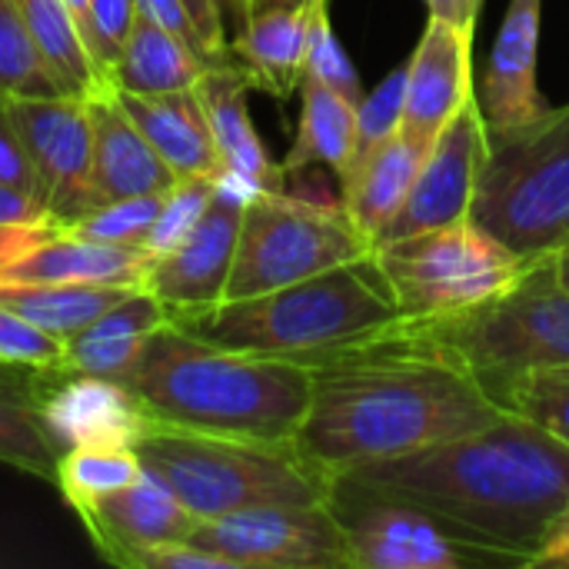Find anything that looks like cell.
I'll return each instance as SVG.
<instances>
[{
  "label": "cell",
  "mask_w": 569,
  "mask_h": 569,
  "mask_svg": "<svg viewBox=\"0 0 569 569\" xmlns=\"http://www.w3.org/2000/svg\"><path fill=\"white\" fill-rule=\"evenodd\" d=\"M310 370V407L293 450L330 483L363 463L463 437L507 413L470 370L420 343L407 320Z\"/></svg>",
  "instance_id": "6da1fadb"
},
{
  "label": "cell",
  "mask_w": 569,
  "mask_h": 569,
  "mask_svg": "<svg viewBox=\"0 0 569 569\" xmlns=\"http://www.w3.org/2000/svg\"><path fill=\"white\" fill-rule=\"evenodd\" d=\"M343 480L400 497L457 530L530 560L569 503V447L503 413L463 437L363 463Z\"/></svg>",
  "instance_id": "7a4b0ae2"
},
{
  "label": "cell",
  "mask_w": 569,
  "mask_h": 569,
  "mask_svg": "<svg viewBox=\"0 0 569 569\" xmlns=\"http://www.w3.org/2000/svg\"><path fill=\"white\" fill-rule=\"evenodd\" d=\"M113 380L153 423L270 447H293L313 390L310 367L213 347L173 320Z\"/></svg>",
  "instance_id": "3957f363"
},
{
  "label": "cell",
  "mask_w": 569,
  "mask_h": 569,
  "mask_svg": "<svg viewBox=\"0 0 569 569\" xmlns=\"http://www.w3.org/2000/svg\"><path fill=\"white\" fill-rule=\"evenodd\" d=\"M170 320L213 347L317 367L393 333L403 313L373 257H367L270 293L220 300Z\"/></svg>",
  "instance_id": "277c9868"
},
{
  "label": "cell",
  "mask_w": 569,
  "mask_h": 569,
  "mask_svg": "<svg viewBox=\"0 0 569 569\" xmlns=\"http://www.w3.org/2000/svg\"><path fill=\"white\" fill-rule=\"evenodd\" d=\"M133 450L197 520H217L253 507H310L327 503L330 497V480L293 447L153 423Z\"/></svg>",
  "instance_id": "5b68a950"
},
{
  "label": "cell",
  "mask_w": 569,
  "mask_h": 569,
  "mask_svg": "<svg viewBox=\"0 0 569 569\" xmlns=\"http://www.w3.org/2000/svg\"><path fill=\"white\" fill-rule=\"evenodd\" d=\"M407 330L470 370L497 400L520 377L569 370V287L547 257L493 303L437 323H407Z\"/></svg>",
  "instance_id": "8992f818"
},
{
  "label": "cell",
  "mask_w": 569,
  "mask_h": 569,
  "mask_svg": "<svg viewBox=\"0 0 569 569\" xmlns=\"http://www.w3.org/2000/svg\"><path fill=\"white\" fill-rule=\"evenodd\" d=\"M470 220L527 260L569 253V103L490 140Z\"/></svg>",
  "instance_id": "52a82bcc"
},
{
  "label": "cell",
  "mask_w": 569,
  "mask_h": 569,
  "mask_svg": "<svg viewBox=\"0 0 569 569\" xmlns=\"http://www.w3.org/2000/svg\"><path fill=\"white\" fill-rule=\"evenodd\" d=\"M373 263L407 323H437L493 303L537 260L520 257L467 217L380 243Z\"/></svg>",
  "instance_id": "ba28073f"
},
{
  "label": "cell",
  "mask_w": 569,
  "mask_h": 569,
  "mask_svg": "<svg viewBox=\"0 0 569 569\" xmlns=\"http://www.w3.org/2000/svg\"><path fill=\"white\" fill-rule=\"evenodd\" d=\"M367 257H373V243L340 200H313L293 190L250 193L223 300L270 293Z\"/></svg>",
  "instance_id": "9c48e42d"
},
{
  "label": "cell",
  "mask_w": 569,
  "mask_h": 569,
  "mask_svg": "<svg viewBox=\"0 0 569 569\" xmlns=\"http://www.w3.org/2000/svg\"><path fill=\"white\" fill-rule=\"evenodd\" d=\"M350 569H520L523 557L497 550L430 510L337 477L327 497Z\"/></svg>",
  "instance_id": "30bf717a"
},
{
  "label": "cell",
  "mask_w": 569,
  "mask_h": 569,
  "mask_svg": "<svg viewBox=\"0 0 569 569\" xmlns=\"http://www.w3.org/2000/svg\"><path fill=\"white\" fill-rule=\"evenodd\" d=\"M187 540L227 557L233 569H350L340 523L327 503L253 507L200 520Z\"/></svg>",
  "instance_id": "8fae6325"
},
{
  "label": "cell",
  "mask_w": 569,
  "mask_h": 569,
  "mask_svg": "<svg viewBox=\"0 0 569 569\" xmlns=\"http://www.w3.org/2000/svg\"><path fill=\"white\" fill-rule=\"evenodd\" d=\"M10 113L37 170L50 220L63 230L97 210L87 97H10Z\"/></svg>",
  "instance_id": "7c38bea8"
},
{
  "label": "cell",
  "mask_w": 569,
  "mask_h": 569,
  "mask_svg": "<svg viewBox=\"0 0 569 569\" xmlns=\"http://www.w3.org/2000/svg\"><path fill=\"white\" fill-rule=\"evenodd\" d=\"M250 193L253 190L243 180L223 173L200 220L170 250L150 260L140 287L150 290L170 310V317L197 313L223 300L237 253L240 217Z\"/></svg>",
  "instance_id": "4fadbf2b"
},
{
  "label": "cell",
  "mask_w": 569,
  "mask_h": 569,
  "mask_svg": "<svg viewBox=\"0 0 569 569\" xmlns=\"http://www.w3.org/2000/svg\"><path fill=\"white\" fill-rule=\"evenodd\" d=\"M487 150H490L487 127H483L480 107L473 100L433 140V147L427 150V157L417 170V180H413L403 207L397 210V217L387 223V230L380 233V240L373 247L467 220L473 197H477V183H480Z\"/></svg>",
  "instance_id": "5bb4252c"
},
{
  "label": "cell",
  "mask_w": 569,
  "mask_h": 569,
  "mask_svg": "<svg viewBox=\"0 0 569 569\" xmlns=\"http://www.w3.org/2000/svg\"><path fill=\"white\" fill-rule=\"evenodd\" d=\"M473 33L477 30L430 13L413 53L407 57L403 133L427 150L457 120V113L477 100Z\"/></svg>",
  "instance_id": "9a60e30c"
},
{
  "label": "cell",
  "mask_w": 569,
  "mask_h": 569,
  "mask_svg": "<svg viewBox=\"0 0 569 569\" xmlns=\"http://www.w3.org/2000/svg\"><path fill=\"white\" fill-rule=\"evenodd\" d=\"M37 407L40 417L67 453L73 447H137V440L153 427L147 410L107 377L37 370Z\"/></svg>",
  "instance_id": "2e32d148"
},
{
  "label": "cell",
  "mask_w": 569,
  "mask_h": 569,
  "mask_svg": "<svg viewBox=\"0 0 569 569\" xmlns=\"http://www.w3.org/2000/svg\"><path fill=\"white\" fill-rule=\"evenodd\" d=\"M540 27L543 0H507L500 33L477 83V107L487 127V140L507 137L550 110L537 80Z\"/></svg>",
  "instance_id": "e0dca14e"
},
{
  "label": "cell",
  "mask_w": 569,
  "mask_h": 569,
  "mask_svg": "<svg viewBox=\"0 0 569 569\" xmlns=\"http://www.w3.org/2000/svg\"><path fill=\"white\" fill-rule=\"evenodd\" d=\"M73 513L80 517L100 557L117 567H127L137 550L187 540L200 523L147 467L140 480H133L130 487L103 500H93Z\"/></svg>",
  "instance_id": "ac0fdd59"
},
{
  "label": "cell",
  "mask_w": 569,
  "mask_h": 569,
  "mask_svg": "<svg viewBox=\"0 0 569 569\" xmlns=\"http://www.w3.org/2000/svg\"><path fill=\"white\" fill-rule=\"evenodd\" d=\"M253 83L250 77L237 67V60H220L203 70L197 80V97L207 113L213 143L220 150L223 170L243 180L253 193H273L287 190V173L283 167L267 153L253 117H250V97Z\"/></svg>",
  "instance_id": "d6986e66"
},
{
  "label": "cell",
  "mask_w": 569,
  "mask_h": 569,
  "mask_svg": "<svg viewBox=\"0 0 569 569\" xmlns=\"http://www.w3.org/2000/svg\"><path fill=\"white\" fill-rule=\"evenodd\" d=\"M90 137H93V190L100 203L167 193L177 173L150 147L143 130L117 100L113 87L87 97Z\"/></svg>",
  "instance_id": "ffe728a7"
},
{
  "label": "cell",
  "mask_w": 569,
  "mask_h": 569,
  "mask_svg": "<svg viewBox=\"0 0 569 569\" xmlns=\"http://www.w3.org/2000/svg\"><path fill=\"white\" fill-rule=\"evenodd\" d=\"M147 247L103 243L70 230H53L47 240L0 267V280L33 283H90V287H140L150 267Z\"/></svg>",
  "instance_id": "44dd1931"
},
{
  "label": "cell",
  "mask_w": 569,
  "mask_h": 569,
  "mask_svg": "<svg viewBox=\"0 0 569 569\" xmlns=\"http://www.w3.org/2000/svg\"><path fill=\"white\" fill-rule=\"evenodd\" d=\"M317 0L297 7H263L233 37L230 57L250 83L277 100H290L307 73Z\"/></svg>",
  "instance_id": "7402d4cb"
},
{
  "label": "cell",
  "mask_w": 569,
  "mask_h": 569,
  "mask_svg": "<svg viewBox=\"0 0 569 569\" xmlns=\"http://www.w3.org/2000/svg\"><path fill=\"white\" fill-rule=\"evenodd\" d=\"M123 110L133 117V123L143 130L150 147L167 160V167L177 173V180L187 177H220L223 160L213 143L207 113L200 107L197 87L173 90V93H127L113 90Z\"/></svg>",
  "instance_id": "603a6c76"
},
{
  "label": "cell",
  "mask_w": 569,
  "mask_h": 569,
  "mask_svg": "<svg viewBox=\"0 0 569 569\" xmlns=\"http://www.w3.org/2000/svg\"><path fill=\"white\" fill-rule=\"evenodd\" d=\"M167 320L170 310L150 290L133 287L123 300L107 307L100 317H93L80 333H73L63 343V357L57 370L113 380L140 357L147 340Z\"/></svg>",
  "instance_id": "cb8c5ba5"
},
{
  "label": "cell",
  "mask_w": 569,
  "mask_h": 569,
  "mask_svg": "<svg viewBox=\"0 0 569 569\" xmlns=\"http://www.w3.org/2000/svg\"><path fill=\"white\" fill-rule=\"evenodd\" d=\"M427 157V147L410 140L403 130L363 153L337 183H340V203L347 217L360 227V233L377 243L387 223L403 207L417 170Z\"/></svg>",
  "instance_id": "d4e9b609"
},
{
  "label": "cell",
  "mask_w": 569,
  "mask_h": 569,
  "mask_svg": "<svg viewBox=\"0 0 569 569\" xmlns=\"http://www.w3.org/2000/svg\"><path fill=\"white\" fill-rule=\"evenodd\" d=\"M297 93L300 120L280 167L287 180L313 167H327L340 180L357 153V103L310 77H303Z\"/></svg>",
  "instance_id": "484cf974"
},
{
  "label": "cell",
  "mask_w": 569,
  "mask_h": 569,
  "mask_svg": "<svg viewBox=\"0 0 569 569\" xmlns=\"http://www.w3.org/2000/svg\"><path fill=\"white\" fill-rule=\"evenodd\" d=\"M207 67L210 60L203 53L137 13V23L110 70V87L143 97L190 90Z\"/></svg>",
  "instance_id": "4316f807"
},
{
  "label": "cell",
  "mask_w": 569,
  "mask_h": 569,
  "mask_svg": "<svg viewBox=\"0 0 569 569\" xmlns=\"http://www.w3.org/2000/svg\"><path fill=\"white\" fill-rule=\"evenodd\" d=\"M33 373L37 370L0 363V463L57 483L63 450L40 417Z\"/></svg>",
  "instance_id": "83f0119b"
},
{
  "label": "cell",
  "mask_w": 569,
  "mask_h": 569,
  "mask_svg": "<svg viewBox=\"0 0 569 569\" xmlns=\"http://www.w3.org/2000/svg\"><path fill=\"white\" fill-rule=\"evenodd\" d=\"M133 287H90V283H33L0 280V307L30 320L57 340H70L107 307L123 300Z\"/></svg>",
  "instance_id": "f1b7e54d"
},
{
  "label": "cell",
  "mask_w": 569,
  "mask_h": 569,
  "mask_svg": "<svg viewBox=\"0 0 569 569\" xmlns=\"http://www.w3.org/2000/svg\"><path fill=\"white\" fill-rule=\"evenodd\" d=\"M17 3L47 70L63 87V93L93 97L103 87H110L83 43L80 17L73 13L70 0H17Z\"/></svg>",
  "instance_id": "f546056e"
},
{
  "label": "cell",
  "mask_w": 569,
  "mask_h": 569,
  "mask_svg": "<svg viewBox=\"0 0 569 569\" xmlns=\"http://www.w3.org/2000/svg\"><path fill=\"white\" fill-rule=\"evenodd\" d=\"M143 463L133 447H73L60 457L57 487L70 510H80L93 500H103L133 480H140Z\"/></svg>",
  "instance_id": "4dcf8cb0"
},
{
  "label": "cell",
  "mask_w": 569,
  "mask_h": 569,
  "mask_svg": "<svg viewBox=\"0 0 569 569\" xmlns=\"http://www.w3.org/2000/svg\"><path fill=\"white\" fill-rule=\"evenodd\" d=\"M0 93H7V97H57V93H63V87L47 70V63L23 23L17 0H0Z\"/></svg>",
  "instance_id": "1f68e13d"
},
{
  "label": "cell",
  "mask_w": 569,
  "mask_h": 569,
  "mask_svg": "<svg viewBox=\"0 0 569 569\" xmlns=\"http://www.w3.org/2000/svg\"><path fill=\"white\" fill-rule=\"evenodd\" d=\"M497 403L569 447V370L520 377L507 390H500Z\"/></svg>",
  "instance_id": "d6a6232c"
},
{
  "label": "cell",
  "mask_w": 569,
  "mask_h": 569,
  "mask_svg": "<svg viewBox=\"0 0 569 569\" xmlns=\"http://www.w3.org/2000/svg\"><path fill=\"white\" fill-rule=\"evenodd\" d=\"M167 193H147V197H130V200H113L100 203L77 223L63 227L80 237H93L103 243H123V247H147L157 217L163 210Z\"/></svg>",
  "instance_id": "836d02e7"
},
{
  "label": "cell",
  "mask_w": 569,
  "mask_h": 569,
  "mask_svg": "<svg viewBox=\"0 0 569 569\" xmlns=\"http://www.w3.org/2000/svg\"><path fill=\"white\" fill-rule=\"evenodd\" d=\"M310 80L350 97L353 103H360V97L367 93L363 90V80L350 60V53L343 50L337 30H333V20H330V0H317V10H313V30H310V53H307V73Z\"/></svg>",
  "instance_id": "e575fe53"
},
{
  "label": "cell",
  "mask_w": 569,
  "mask_h": 569,
  "mask_svg": "<svg viewBox=\"0 0 569 569\" xmlns=\"http://www.w3.org/2000/svg\"><path fill=\"white\" fill-rule=\"evenodd\" d=\"M403 100H407V63L390 70L373 90H367L357 103V153L353 163L403 130ZM350 163V167H353Z\"/></svg>",
  "instance_id": "d590c367"
},
{
  "label": "cell",
  "mask_w": 569,
  "mask_h": 569,
  "mask_svg": "<svg viewBox=\"0 0 569 569\" xmlns=\"http://www.w3.org/2000/svg\"><path fill=\"white\" fill-rule=\"evenodd\" d=\"M133 23H137V0H87V10L80 17V33L107 83Z\"/></svg>",
  "instance_id": "8d00e7d4"
},
{
  "label": "cell",
  "mask_w": 569,
  "mask_h": 569,
  "mask_svg": "<svg viewBox=\"0 0 569 569\" xmlns=\"http://www.w3.org/2000/svg\"><path fill=\"white\" fill-rule=\"evenodd\" d=\"M223 177V173H220ZM220 177H187V180H177L170 190H167V200H163V210L157 217V227L147 240V250L150 257L170 250L203 213V207L210 203L213 197V187Z\"/></svg>",
  "instance_id": "74e56055"
},
{
  "label": "cell",
  "mask_w": 569,
  "mask_h": 569,
  "mask_svg": "<svg viewBox=\"0 0 569 569\" xmlns=\"http://www.w3.org/2000/svg\"><path fill=\"white\" fill-rule=\"evenodd\" d=\"M63 357V340L43 333L30 320L0 307V363L27 370H57Z\"/></svg>",
  "instance_id": "f35d334b"
},
{
  "label": "cell",
  "mask_w": 569,
  "mask_h": 569,
  "mask_svg": "<svg viewBox=\"0 0 569 569\" xmlns=\"http://www.w3.org/2000/svg\"><path fill=\"white\" fill-rule=\"evenodd\" d=\"M0 183L17 187V190L40 200V180H37V170H33V163H30V157H27V150L20 143L7 93H0Z\"/></svg>",
  "instance_id": "ab89813d"
},
{
  "label": "cell",
  "mask_w": 569,
  "mask_h": 569,
  "mask_svg": "<svg viewBox=\"0 0 569 569\" xmlns=\"http://www.w3.org/2000/svg\"><path fill=\"white\" fill-rule=\"evenodd\" d=\"M137 13L147 17L150 23L163 27L167 33L180 37L183 43H190L197 53H203L210 60L207 43H203V37H200V30H197V23H193V17H190V10H187L183 0H137Z\"/></svg>",
  "instance_id": "60d3db41"
},
{
  "label": "cell",
  "mask_w": 569,
  "mask_h": 569,
  "mask_svg": "<svg viewBox=\"0 0 569 569\" xmlns=\"http://www.w3.org/2000/svg\"><path fill=\"white\" fill-rule=\"evenodd\" d=\"M203 43H207V53L213 63L220 60H230V37H227V27H223V13H220V3L217 0H183Z\"/></svg>",
  "instance_id": "b9f144b4"
},
{
  "label": "cell",
  "mask_w": 569,
  "mask_h": 569,
  "mask_svg": "<svg viewBox=\"0 0 569 569\" xmlns=\"http://www.w3.org/2000/svg\"><path fill=\"white\" fill-rule=\"evenodd\" d=\"M0 223H17V227H43V223H53V220H50L47 207H43L37 197L23 193V190H17V187H7V183H0Z\"/></svg>",
  "instance_id": "7bdbcfd3"
},
{
  "label": "cell",
  "mask_w": 569,
  "mask_h": 569,
  "mask_svg": "<svg viewBox=\"0 0 569 569\" xmlns=\"http://www.w3.org/2000/svg\"><path fill=\"white\" fill-rule=\"evenodd\" d=\"M569 569V503L560 510V517L553 520V527L547 530V537L540 540L530 569Z\"/></svg>",
  "instance_id": "ee69618b"
},
{
  "label": "cell",
  "mask_w": 569,
  "mask_h": 569,
  "mask_svg": "<svg viewBox=\"0 0 569 569\" xmlns=\"http://www.w3.org/2000/svg\"><path fill=\"white\" fill-rule=\"evenodd\" d=\"M53 230H60V227H57V223H43V227L0 223V267H7L10 260H17L20 253H27V250L37 247L40 240H47Z\"/></svg>",
  "instance_id": "f6af8a7d"
},
{
  "label": "cell",
  "mask_w": 569,
  "mask_h": 569,
  "mask_svg": "<svg viewBox=\"0 0 569 569\" xmlns=\"http://www.w3.org/2000/svg\"><path fill=\"white\" fill-rule=\"evenodd\" d=\"M430 13L437 17H447L460 27H470L477 30V20H480V10H483V0H423Z\"/></svg>",
  "instance_id": "bcb514c9"
},
{
  "label": "cell",
  "mask_w": 569,
  "mask_h": 569,
  "mask_svg": "<svg viewBox=\"0 0 569 569\" xmlns=\"http://www.w3.org/2000/svg\"><path fill=\"white\" fill-rule=\"evenodd\" d=\"M220 3V13H223V27H227V37H233L247 20H250V0H217Z\"/></svg>",
  "instance_id": "7dc6e473"
},
{
  "label": "cell",
  "mask_w": 569,
  "mask_h": 569,
  "mask_svg": "<svg viewBox=\"0 0 569 569\" xmlns=\"http://www.w3.org/2000/svg\"><path fill=\"white\" fill-rule=\"evenodd\" d=\"M557 260V273H560V280L569 287V253H563V257H553Z\"/></svg>",
  "instance_id": "c3c4849f"
},
{
  "label": "cell",
  "mask_w": 569,
  "mask_h": 569,
  "mask_svg": "<svg viewBox=\"0 0 569 569\" xmlns=\"http://www.w3.org/2000/svg\"><path fill=\"white\" fill-rule=\"evenodd\" d=\"M297 3H307V0H263V7H297Z\"/></svg>",
  "instance_id": "681fc988"
},
{
  "label": "cell",
  "mask_w": 569,
  "mask_h": 569,
  "mask_svg": "<svg viewBox=\"0 0 569 569\" xmlns=\"http://www.w3.org/2000/svg\"><path fill=\"white\" fill-rule=\"evenodd\" d=\"M70 7H73V13H77V17H83V10H87V0H70Z\"/></svg>",
  "instance_id": "f907efd6"
},
{
  "label": "cell",
  "mask_w": 569,
  "mask_h": 569,
  "mask_svg": "<svg viewBox=\"0 0 569 569\" xmlns=\"http://www.w3.org/2000/svg\"><path fill=\"white\" fill-rule=\"evenodd\" d=\"M260 7H263V0H250V10H253V13H257ZM253 13H250V17H253Z\"/></svg>",
  "instance_id": "816d5d0a"
}]
</instances>
